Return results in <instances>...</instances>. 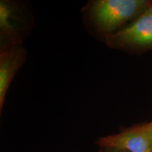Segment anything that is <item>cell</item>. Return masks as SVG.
<instances>
[{
	"instance_id": "cell-1",
	"label": "cell",
	"mask_w": 152,
	"mask_h": 152,
	"mask_svg": "<svg viewBox=\"0 0 152 152\" xmlns=\"http://www.w3.org/2000/svg\"><path fill=\"white\" fill-rule=\"evenodd\" d=\"M149 0H93L83 14L90 30L104 41L135 20L148 8Z\"/></svg>"
},
{
	"instance_id": "cell-2",
	"label": "cell",
	"mask_w": 152,
	"mask_h": 152,
	"mask_svg": "<svg viewBox=\"0 0 152 152\" xmlns=\"http://www.w3.org/2000/svg\"><path fill=\"white\" fill-rule=\"evenodd\" d=\"M104 42L110 48L129 54L152 50V1L138 18Z\"/></svg>"
},
{
	"instance_id": "cell-3",
	"label": "cell",
	"mask_w": 152,
	"mask_h": 152,
	"mask_svg": "<svg viewBox=\"0 0 152 152\" xmlns=\"http://www.w3.org/2000/svg\"><path fill=\"white\" fill-rule=\"evenodd\" d=\"M32 14L26 4L0 1V49L22 45L32 29Z\"/></svg>"
},
{
	"instance_id": "cell-4",
	"label": "cell",
	"mask_w": 152,
	"mask_h": 152,
	"mask_svg": "<svg viewBox=\"0 0 152 152\" xmlns=\"http://www.w3.org/2000/svg\"><path fill=\"white\" fill-rule=\"evenodd\" d=\"M95 144L100 148H114L128 152H151L146 123L125 128L117 134L102 137Z\"/></svg>"
},
{
	"instance_id": "cell-5",
	"label": "cell",
	"mask_w": 152,
	"mask_h": 152,
	"mask_svg": "<svg viewBox=\"0 0 152 152\" xmlns=\"http://www.w3.org/2000/svg\"><path fill=\"white\" fill-rule=\"evenodd\" d=\"M27 51L23 45L0 49V112L13 79L26 62Z\"/></svg>"
},
{
	"instance_id": "cell-6",
	"label": "cell",
	"mask_w": 152,
	"mask_h": 152,
	"mask_svg": "<svg viewBox=\"0 0 152 152\" xmlns=\"http://www.w3.org/2000/svg\"><path fill=\"white\" fill-rule=\"evenodd\" d=\"M146 125H147L148 132H149V140H150V147H151V152H152V121H151V122L149 123H146Z\"/></svg>"
},
{
	"instance_id": "cell-7",
	"label": "cell",
	"mask_w": 152,
	"mask_h": 152,
	"mask_svg": "<svg viewBox=\"0 0 152 152\" xmlns=\"http://www.w3.org/2000/svg\"><path fill=\"white\" fill-rule=\"evenodd\" d=\"M99 152H128V151H123V150L114 149V148L102 147V148H100Z\"/></svg>"
}]
</instances>
